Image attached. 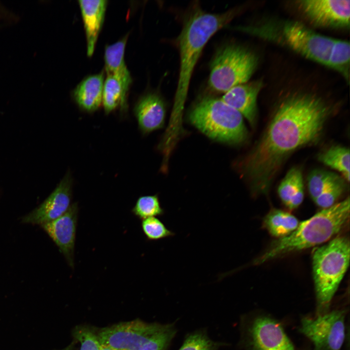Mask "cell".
<instances>
[{"mask_svg": "<svg viewBox=\"0 0 350 350\" xmlns=\"http://www.w3.org/2000/svg\"><path fill=\"white\" fill-rule=\"evenodd\" d=\"M345 312L333 311L315 319H302L300 332L314 343L315 350H340L345 339Z\"/></svg>", "mask_w": 350, "mask_h": 350, "instance_id": "9c48e42d", "label": "cell"}, {"mask_svg": "<svg viewBox=\"0 0 350 350\" xmlns=\"http://www.w3.org/2000/svg\"><path fill=\"white\" fill-rule=\"evenodd\" d=\"M350 56L349 42L335 39L330 53L327 67L341 74L347 82L349 80Z\"/></svg>", "mask_w": 350, "mask_h": 350, "instance_id": "603a6c76", "label": "cell"}, {"mask_svg": "<svg viewBox=\"0 0 350 350\" xmlns=\"http://www.w3.org/2000/svg\"><path fill=\"white\" fill-rule=\"evenodd\" d=\"M127 92L121 81L112 75H107L104 81L102 102L105 111L109 114L118 106L125 109Z\"/></svg>", "mask_w": 350, "mask_h": 350, "instance_id": "44dd1931", "label": "cell"}, {"mask_svg": "<svg viewBox=\"0 0 350 350\" xmlns=\"http://www.w3.org/2000/svg\"><path fill=\"white\" fill-rule=\"evenodd\" d=\"M127 35L116 42L107 46L105 52V69L107 75L118 78L128 91L132 78L124 61Z\"/></svg>", "mask_w": 350, "mask_h": 350, "instance_id": "ac0fdd59", "label": "cell"}, {"mask_svg": "<svg viewBox=\"0 0 350 350\" xmlns=\"http://www.w3.org/2000/svg\"><path fill=\"white\" fill-rule=\"evenodd\" d=\"M234 29L275 41L308 59L327 67L335 40L294 20L268 23L257 27L237 26Z\"/></svg>", "mask_w": 350, "mask_h": 350, "instance_id": "277c9868", "label": "cell"}, {"mask_svg": "<svg viewBox=\"0 0 350 350\" xmlns=\"http://www.w3.org/2000/svg\"><path fill=\"white\" fill-rule=\"evenodd\" d=\"M176 332L172 324L135 320L102 328L96 335L101 345L113 350H166Z\"/></svg>", "mask_w": 350, "mask_h": 350, "instance_id": "52a82bcc", "label": "cell"}, {"mask_svg": "<svg viewBox=\"0 0 350 350\" xmlns=\"http://www.w3.org/2000/svg\"><path fill=\"white\" fill-rule=\"evenodd\" d=\"M104 84V76L102 72L87 77L77 86L73 96L81 109L92 112L99 108L102 102Z\"/></svg>", "mask_w": 350, "mask_h": 350, "instance_id": "e0dca14e", "label": "cell"}, {"mask_svg": "<svg viewBox=\"0 0 350 350\" xmlns=\"http://www.w3.org/2000/svg\"><path fill=\"white\" fill-rule=\"evenodd\" d=\"M62 350H70V347H69L67 348L66 349Z\"/></svg>", "mask_w": 350, "mask_h": 350, "instance_id": "4dcf8cb0", "label": "cell"}, {"mask_svg": "<svg viewBox=\"0 0 350 350\" xmlns=\"http://www.w3.org/2000/svg\"><path fill=\"white\" fill-rule=\"evenodd\" d=\"M141 228L147 239L158 241L174 236L175 233L168 229L158 218L151 217L143 219Z\"/></svg>", "mask_w": 350, "mask_h": 350, "instance_id": "484cf974", "label": "cell"}, {"mask_svg": "<svg viewBox=\"0 0 350 350\" xmlns=\"http://www.w3.org/2000/svg\"><path fill=\"white\" fill-rule=\"evenodd\" d=\"M222 345L210 339L205 332L197 331L187 335L179 350H218Z\"/></svg>", "mask_w": 350, "mask_h": 350, "instance_id": "4316f807", "label": "cell"}, {"mask_svg": "<svg viewBox=\"0 0 350 350\" xmlns=\"http://www.w3.org/2000/svg\"><path fill=\"white\" fill-rule=\"evenodd\" d=\"M334 107L310 93H294L276 106L260 138L238 163L253 196L268 193L289 156L316 144Z\"/></svg>", "mask_w": 350, "mask_h": 350, "instance_id": "6da1fadb", "label": "cell"}, {"mask_svg": "<svg viewBox=\"0 0 350 350\" xmlns=\"http://www.w3.org/2000/svg\"><path fill=\"white\" fill-rule=\"evenodd\" d=\"M250 335L254 350H295L280 324L268 317L254 321Z\"/></svg>", "mask_w": 350, "mask_h": 350, "instance_id": "4fadbf2b", "label": "cell"}, {"mask_svg": "<svg viewBox=\"0 0 350 350\" xmlns=\"http://www.w3.org/2000/svg\"><path fill=\"white\" fill-rule=\"evenodd\" d=\"M350 259V241L345 236H337L313 252V275L320 311L329 308L348 268Z\"/></svg>", "mask_w": 350, "mask_h": 350, "instance_id": "8992f818", "label": "cell"}, {"mask_svg": "<svg viewBox=\"0 0 350 350\" xmlns=\"http://www.w3.org/2000/svg\"><path fill=\"white\" fill-rule=\"evenodd\" d=\"M346 186L344 179L328 188L313 201L322 209L330 207L337 203L338 198L346 191Z\"/></svg>", "mask_w": 350, "mask_h": 350, "instance_id": "83f0119b", "label": "cell"}, {"mask_svg": "<svg viewBox=\"0 0 350 350\" xmlns=\"http://www.w3.org/2000/svg\"><path fill=\"white\" fill-rule=\"evenodd\" d=\"M337 174L329 171L316 169L307 178L308 191L313 200L329 187L344 180Z\"/></svg>", "mask_w": 350, "mask_h": 350, "instance_id": "cb8c5ba5", "label": "cell"}, {"mask_svg": "<svg viewBox=\"0 0 350 350\" xmlns=\"http://www.w3.org/2000/svg\"><path fill=\"white\" fill-rule=\"evenodd\" d=\"M100 350H113L111 349L110 348H109L107 347H106L105 346L101 345Z\"/></svg>", "mask_w": 350, "mask_h": 350, "instance_id": "f546056e", "label": "cell"}, {"mask_svg": "<svg viewBox=\"0 0 350 350\" xmlns=\"http://www.w3.org/2000/svg\"><path fill=\"white\" fill-rule=\"evenodd\" d=\"M78 213L77 203H73L63 215L41 225L72 268L74 265V252Z\"/></svg>", "mask_w": 350, "mask_h": 350, "instance_id": "7c38bea8", "label": "cell"}, {"mask_svg": "<svg viewBox=\"0 0 350 350\" xmlns=\"http://www.w3.org/2000/svg\"><path fill=\"white\" fill-rule=\"evenodd\" d=\"M240 12L239 8H233L222 13H211L197 6L186 17L177 38L180 67L169 129H181L182 115L191 79L204 46L216 32L226 26Z\"/></svg>", "mask_w": 350, "mask_h": 350, "instance_id": "7a4b0ae2", "label": "cell"}, {"mask_svg": "<svg viewBox=\"0 0 350 350\" xmlns=\"http://www.w3.org/2000/svg\"><path fill=\"white\" fill-rule=\"evenodd\" d=\"M350 149L332 145L318 155V159L324 164L340 172L344 179L350 181Z\"/></svg>", "mask_w": 350, "mask_h": 350, "instance_id": "7402d4cb", "label": "cell"}, {"mask_svg": "<svg viewBox=\"0 0 350 350\" xmlns=\"http://www.w3.org/2000/svg\"><path fill=\"white\" fill-rule=\"evenodd\" d=\"M350 197L322 209L299 222L292 233L273 241L252 264H262L291 253L328 242L346 224L350 217Z\"/></svg>", "mask_w": 350, "mask_h": 350, "instance_id": "3957f363", "label": "cell"}, {"mask_svg": "<svg viewBox=\"0 0 350 350\" xmlns=\"http://www.w3.org/2000/svg\"><path fill=\"white\" fill-rule=\"evenodd\" d=\"M140 129L148 134L162 128L165 123L166 106L162 98L156 93L143 95L134 108Z\"/></svg>", "mask_w": 350, "mask_h": 350, "instance_id": "9a60e30c", "label": "cell"}, {"mask_svg": "<svg viewBox=\"0 0 350 350\" xmlns=\"http://www.w3.org/2000/svg\"><path fill=\"white\" fill-rule=\"evenodd\" d=\"M279 196L285 206L290 210L298 208L304 199V184L301 170L298 167L291 168L280 182Z\"/></svg>", "mask_w": 350, "mask_h": 350, "instance_id": "d6986e66", "label": "cell"}, {"mask_svg": "<svg viewBox=\"0 0 350 350\" xmlns=\"http://www.w3.org/2000/svg\"><path fill=\"white\" fill-rule=\"evenodd\" d=\"M132 212L134 215L142 220L151 217L161 216L165 213L157 194L139 197Z\"/></svg>", "mask_w": 350, "mask_h": 350, "instance_id": "d4e9b609", "label": "cell"}, {"mask_svg": "<svg viewBox=\"0 0 350 350\" xmlns=\"http://www.w3.org/2000/svg\"><path fill=\"white\" fill-rule=\"evenodd\" d=\"M258 65V57L248 49L228 44L216 51L210 65L208 86L210 90L225 93L232 88L246 83Z\"/></svg>", "mask_w": 350, "mask_h": 350, "instance_id": "ba28073f", "label": "cell"}, {"mask_svg": "<svg viewBox=\"0 0 350 350\" xmlns=\"http://www.w3.org/2000/svg\"><path fill=\"white\" fill-rule=\"evenodd\" d=\"M263 85L261 79L238 85L225 92L221 98L239 112L254 127L258 114L257 98Z\"/></svg>", "mask_w": 350, "mask_h": 350, "instance_id": "5bb4252c", "label": "cell"}, {"mask_svg": "<svg viewBox=\"0 0 350 350\" xmlns=\"http://www.w3.org/2000/svg\"><path fill=\"white\" fill-rule=\"evenodd\" d=\"M107 2L105 0H78L85 29L88 56H91L94 52L104 21Z\"/></svg>", "mask_w": 350, "mask_h": 350, "instance_id": "2e32d148", "label": "cell"}, {"mask_svg": "<svg viewBox=\"0 0 350 350\" xmlns=\"http://www.w3.org/2000/svg\"><path fill=\"white\" fill-rule=\"evenodd\" d=\"M74 337L80 342V350H100L101 344L96 333L85 327L76 328Z\"/></svg>", "mask_w": 350, "mask_h": 350, "instance_id": "f1b7e54d", "label": "cell"}, {"mask_svg": "<svg viewBox=\"0 0 350 350\" xmlns=\"http://www.w3.org/2000/svg\"><path fill=\"white\" fill-rule=\"evenodd\" d=\"M188 118L202 133L218 142L238 145L248 136L243 115L221 98H201L191 108Z\"/></svg>", "mask_w": 350, "mask_h": 350, "instance_id": "5b68a950", "label": "cell"}, {"mask_svg": "<svg viewBox=\"0 0 350 350\" xmlns=\"http://www.w3.org/2000/svg\"><path fill=\"white\" fill-rule=\"evenodd\" d=\"M297 5L315 25L333 28L350 27L349 0H301L298 1Z\"/></svg>", "mask_w": 350, "mask_h": 350, "instance_id": "30bf717a", "label": "cell"}, {"mask_svg": "<svg viewBox=\"0 0 350 350\" xmlns=\"http://www.w3.org/2000/svg\"><path fill=\"white\" fill-rule=\"evenodd\" d=\"M71 189L72 179L68 174L39 207L24 217L23 222L42 225L63 215L71 205Z\"/></svg>", "mask_w": 350, "mask_h": 350, "instance_id": "8fae6325", "label": "cell"}, {"mask_svg": "<svg viewBox=\"0 0 350 350\" xmlns=\"http://www.w3.org/2000/svg\"><path fill=\"white\" fill-rule=\"evenodd\" d=\"M299 223L296 217L289 212L277 209L271 210L263 221L264 228L277 239L286 236L298 227Z\"/></svg>", "mask_w": 350, "mask_h": 350, "instance_id": "ffe728a7", "label": "cell"}]
</instances>
